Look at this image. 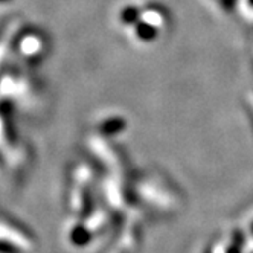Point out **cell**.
Listing matches in <instances>:
<instances>
[{"instance_id":"1","label":"cell","mask_w":253,"mask_h":253,"mask_svg":"<svg viewBox=\"0 0 253 253\" xmlns=\"http://www.w3.org/2000/svg\"><path fill=\"white\" fill-rule=\"evenodd\" d=\"M233 3H235V0H224L226 8H232V6H233Z\"/></svg>"},{"instance_id":"2","label":"cell","mask_w":253,"mask_h":253,"mask_svg":"<svg viewBox=\"0 0 253 253\" xmlns=\"http://www.w3.org/2000/svg\"><path fill=\"white\" fill-rule=\"evenodd\" d=\"M250 3H252V5H253V0H250Z\"/></svg>"}]
</instances>
